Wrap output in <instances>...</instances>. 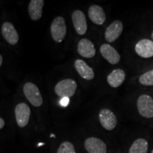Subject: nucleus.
Listing matches in <instances>:
<instances>
[{"label":"nucleus","instance_id":"1","mask_svg":"<svg viewBox=\"0 0 153 153\" xmlns=\"http://www.w3.org/2000/svg\"><path fill=\"white\" fill-rule=\"evenodd\" d=\"M77 85L72 79H63L59 82L55 87V92L60 98H69L73 97L75 94Z\"/></svg>","mask_w":153,"mask_h":153},{"label":"nucleus","instance_id":"2","mask_svg":"<svg viewBox=\"0 0 153 153\" xmlns=\"http://www.w3.org/2000/svg\"><path fill=\"white\" fill-rule=\"evenodd\" d=\"M24 94L28 101L33 106L39 107L43 104V98L39 89L35 84L27 82L24 86Z\"/></svg>","mask_w":153,"mask_h":153},{"label":"nucleus","instance_id":"3","mask_svg":"<svg viewBox=\"0 0 153 153\" xmlns=\"http://www.w3.org/2000/svg\"><path fill=\"white\" fill-rule=\"evenodd\" d=\"M51 33L53 39L57 43H61L66 36L65 20L62 16L56 17L51 26Z\"/></svg>","mask_w":153,"mask_h":153},{"label":"nucleus","instance_id":"4","mask_svg":"<svg viewBox=\"0 0 153 153\" xmlns=\"http://www.w3.org/2000/svg\"><path fill=\"white\" fill-rule=\"evenodd\" d=\"M139 114L143 117L151 118L153 117V99L150 96L143 94L140 96L137 101Z\"/></svg>","mask_w":153,"mask_h":153},{"label":"nucleus","instance_id":"5","mask_svg":"<svg viewBox=\"0 0 153 153\" xmlns=\"http://www.w3.org/2000/svg\"><path fill=\"white\" fill-rule=\"evenodd\" d=\"M15 116L16 123L21 128H24L28 125L30 116L29 106L25 103L19 104L15 108Z\"/></svg>","mask_w":153,"mask_h":153},{"label":"nucleus","instance_id":"6","mask_svg":"<svg viewBox=\"0 0 153 153\" xmlns=\"http://www.w3.org/2000/svg\"><path fill=\"white\" fill-rule=\"evenodd\" d=\"M99 118L101 126L107 131H112L117 125V118L114 113L109 109H101L99 112Z\"/></svg>","mask_w":153,"mask_h":153},{"label":"nucleus","instance_id":"7","mask_svg":"<svg viewBox=\"0 0 153 153\" xmlns=\"http://www.w3.org/2000/svg\"><path fill=\"white\" fill-rule=\"evenodd\" d=\"M85 148L88 153H106V145L97 137H91L86 139Z\"/></svg>","mask_w":153,"mask_h":153},{"label":"nucleus","instance_id":"8","mask_svg":"<svg viewBox=\"0 0 153 153\" xmlns=\"http://www.w3.org/2000/svg\"><path fill=\"white\" fill-rule=\"evenodd\" d=\"M123 30V25L119 20L114 21L107 27L105 31V39L106 41L112 43L121 35Z\"/></svg>","mask_w":153,"mask_h":153},{"label":"nucleus","instance_id":"9","mask_svg":"<svg viewBox=\"0 0 153 153\" xmlns=\"http://www.w3.org/2000/svg\"><path fill=\"white\" fill-rule=\"evenodd\" d=\"M74 27L79 35H85L87 30V24L85 15L80 10H75L72 14Z\"/></svg>","mask_w":153,"mask_h":153},{"label":"nucleus","instance_id":"10","mask_svg":"<svg viewBox=\"0 0 153 153\" xmlns=\"http://www.w3.org/2000/svg\"><path fill=\"white\" fill-rule=\"evenodd\" d=\"M135 51L141 57L150 58L153 57V41L149 39L140 40L135 45Z\"/></svg>","mask_w":153,"mask_h":153},{"label":"nucleus","instance_id":"11","mask_svg":"<svg viewBox=\"0 0 153 153\" xmlns=\"http://www.w3.org/2000/svg\"><path fill=\"white\" fill-rule=\"evenodd\" d=\"M1 33L3 37L10 45H16L19 42V34L14 26L10 22L4 23L1 26Z\"/></svg>","mask_w":153,"mask_h":153},{"label":"nucleus","instance_id":"12","mask_svg":"<svg viewBox=\"0 0 153 153\" xmlns=\"http://www.w3.org/2000/svg\"><path fill=\"white\" fill-rule=\"evenodd\" d=\"M77 51L81 56L91 58L96 55V49L93 43L87 38H82L77 45Z\"/></svg>","mask_w":153,"mask_h":153},{"label":"nucleus","instance_id":"13","mask_svg":"<svg viewBox=\"0 0 153 153\" xmlns=\"http://www.w3.org/2000/svg\"><path fill=\"white\" fill-rule=\"evenodd\" d=\"M100 53L102 56L112 65L117 64L120 60V55L109 44H103L100 47Z\"/></svg>","mask_w":153,"mask_h":153},{"label":"nucleus","instance_id":"14","mask_svg":"<svg viewBox=\"0 0 153 153\" xmlns=\"http://www.w3.org/2000/svg\"><path fill=\"white\" fill-rule=\"evenodd\" d=\"M88 15L91 22L97 25H102L106 22V14L100 6L92 5L89 7Z\"/></svg>","mask_w":153,"mask_h":153},{"label":"nucleus","instance_id":"15","mask_svg":"<svg viewBox=\"0 0 153 153\" xmlns=\"http://www.w3.org/2000/svg\"><path fill=\"white\" fill-rule=\"evenodd\" d=\"M74 67L76 70L83 79L91 80L94 77V72L92 68H90L85 61L82 60H76L74 62Z\"/></svg>","mask_w":153,"mask_h":153},{"label":"nucleus","instance_id":"16","mask_svg":"<svg viewBox=\"0 0 153 153\" xmlns=\"http://www.w3.org/2000/svg\"><path fill=\"white\" fill-rule=\"evenodd\" d=\"M44 6L43 0H31L28 4V14L30 19L38 21L41 18Z\"/></svg>","mask_w":153,"mask_h":153},{"label":"nucleus","instance_id":"17","mask_svg":"<svg viewBox=\"0 0 153 153\" xmlns=\"http://www.w3.org/2000/svg\"><path fill=\"white\" fill-rule=\"evenodd\" d=\"M126 79L125 72L120 69L113 70L107 76V82L108 85L113 88H117L123 84Z\"/></svg>","mask_w":153,"mask_h":153},{"label":"nucleus","instance_id":"18","mask_svg":"<svg viewBox=\"0 0 153 153\" xmlns=\"http://www.w3.org/2000/svg\"><path fill=\"white\" fill-rule=\"evenodd\" d=\"M148 143L144 138H138L134 141L129 149L128 153H148Z\"/></svg>","mask_w":153,"mask_h":153},{"label":"nucleus","instance_id":"19","mask_svg":"<svg viewBox=\"0 0 153 153\" xmlns=\"http://www.w3.org/2000/svg\"><path fill=\"white\" fill-rule=\"evenodd\" d=\"M139 82L144 86H153V70L145 72L140 76Z\"/></svg>","mask_w":153,"mask_h":153},{"label":"nucleus","instance_id":"20","mask_svg":"<svg viewBox=\"0 0 153 153\" xmlns=\"http://www.w3.org/2000/svg\"><path fill=\"white\" fill-rule=\"evenodd\" d=\"M57 153H76V151L72 143L65 141L59 146Z\"/></svg>","mask_w":153,"mask_h":153},{"label":"nucleus","instance_id":"21","mask_svg":"<svg viewBox=\"0 0 153 153\" xmlns=\"http://www.w3.org/2000/svg\"><path fill=\"white\" fill-rule=\"evenodd\" d=\"M69 103H70V99L69 98H62L60 101V104L63 107H66L68 106Z\"/></svg>","mask_w":153,"mask_h":153},{"label":"nucleus","instance_id":"22","mask_svg":"<svg viewBox=\"0 0 153 153\" xmlns=\"http://www.w3.org/2000/svg\"><path fill=\"white\" fill-rule=\"evenodd\" d=\"M4 125H5L4 120L3 118H0V130H1V128H3Z\"/></svg>","mask_w":153,"mask_h":153},{"label":"nucleus","instance_id":"23","mask_svg":"<svg viewBox=\"0 0 153 153\" xmlns=\"http://www.w3.org/2000/svg\"><path fill=\"white\" fill-rule=\"evenodd\" d=\"M2 62H3V57L1 55H0V67H1V65H2Z\"/></svg>","mask_w":153,"mask_h":153},{"label":"nucleus","instance_id":"24","mask_svg":"<svg viewBox=\"0 0 153 153\" xmlns=\"http://www.w3.org/2000/svg\"><path fill=\"white\" fill-rule=\"evenodd\" d=\"M44 145V144H43V143H39V144H38V146H41V145Z\"/></svg>","mask_w":153,"mask_h":153},{"label":"nucleus","instance_id":"25","mask_svg":"<svg viewBox=\"0 0 153 153\" xmlns=\"http://www.w3.org/2000/svg\"><path fill=\"white\" fill-rule=\"evenodd\" d=\"M152 40H153V31H152Z\"/></svg>","mask_w":153,"mask_h":153},{"label":"nucleus","instance_id":"26","mask_svg":"<svg viewBox=\"0 0 153 153\" xmlns=\"http://www.w3.org/2000/svg\"><path fill=\"white\" fill-rule=\"evenodd\" d=\"M152 153H153V150H152Z\"/></svg>","mask_w":153,"mask_h":153}]
</instances>
